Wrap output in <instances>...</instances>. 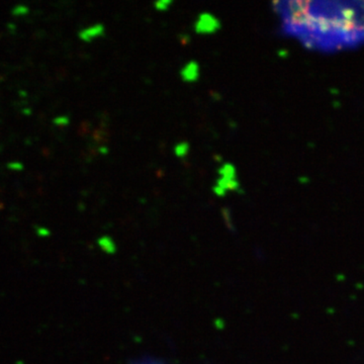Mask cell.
Returning <instances> with one entry per match:
<instances>
[{"mask_svg":"<svg viewBox=\"0 0 364 364\" xmlns=\"http://www.w3.org/2000/svg\"><path fill=\"white\" fill-rule=\"evenodd\" d=\"M221 28L220 21L212 14L203 13L198 16L195 23L196 33L200 35H210L214 33Z\"/></svg>","mask_w":364,"mask_h":364,"instance_id":"cell-2","label":"cell"},{"mask_svg":"<svg viewBox=\"0 0 364 364\" xmlns=\"http://www.w3.org/2000/svg\"><path fill=\"white\" fill-rule=\"evenodd\" d=\"M9 168L14 169V170H21L23 169V165L21 164V163H11V164H9Z\"/></svg>","mask_w":364,"mask_h":364,"instance_id":"cell-10","label":"cell"},{"mask_svg":"<svg viewBox=\"0 0 364 364\" xmlns=\"http://www.w3.org/2000/svg\"><path fill=\"white\" fill-rule=\"evenodd\" d=\"M189 145L186 142H181L177 144L176 148H174V153L177 157L184 158L188 154Z\"/></svg>","mask_w":364,"mask_h":364,"instance_id":"cell-6","label":"cell"},{"mask_svg":"<svg viewBox=\"0 0 364 364\" xmlns=\"http://www.w3.org/2000/svg\"><path fill=\"white\" fill-rule=\"evenodd\" d=\"M219 174L223 178L235 179V169L231 164H224L219 169Z\"/></svg>","mask_w":364,"mask_h":364,"instance_id":"cell-5","label":"cell"},{"mask_svg":"<svg viewBox=\"0 0 364 364\" xmlns=\"http://www.w3.org/2000/svg\"><path fill=\"white\" fill-rule=\"evenodd\" d=\"M282 32L315 51L364 45V1H277Z\"/></svg>","mask_w":364,"mask_h":364,"instance_id":"cell-1","label":"cell"},{"mask_svg":"<svg viewBox=\"0 0 364 364\" xmlns=\"http://www.w3.org/2000/svg\"><path fill=\"white\" fill-rule=\"evenodd\" d=\"M69 122H70L69 117L64 116L56 117V119H54V124L59 127H65L69 124Z\"/></svg>","mask_w":364,"mask_h":364,"instance_id":"cell-8","label":"cell"},{"mask_svg":"<svg viewBox=\"0 0 364 364\" xmlns=\"http://www.w3.org/2000/svg\"><path fill=\"white\" fill-rule=\"evenodd\" d=\"M171 4V0H160V1H157L155 4V7H156L158 11H166Z\"/></svg>","mask_w":364,"mask_h":364,"instance_id":"cell-7","label":"cell"},{"mask_svg":"<svg viewBox=\"0 0 364 364\" xmlns=\"http://www.w3.org/2000/svg\"><path fill=\"white\" fill-rule=\"evenodd\" d=\"M105 32V26L102 25V23H97V25L91 26L90 28H86L85 30L81 31L79 33V38L85 41V42H91V41L104 36Z\"/></svg>","mask_w":364,"mask_h":364,"instance_id":"cell-4","label":"cell"},{"mask_svg":"<svg viewBox=\"0 0 364 364\" xmlns=\"http://www.w3.org/2000/svg\"><path fill=\"white\" fill-rule=\"evenodd\" d=\"M200 65L196 61H189L181 69V76L186 82H196L200 78Z\"/></svg>","mask_w":364,"mask_h":364,"instance_id":"cell-3","label":"cell"},{"mask_svg":"<svg viewBox=\"0 0 364 364\" xmlns=\"http://www.w3.org/2000/svg\"><path fill=\"white\" fill-rule=\"evenodd\" d=\"M28 7L25 6H18L14 7L13 14H16V16H23V14H28Z\"/></svg>","mask_w":364,"mask_h":364,"instance_id":"cell-9","label":"cell"}]
</instances>
